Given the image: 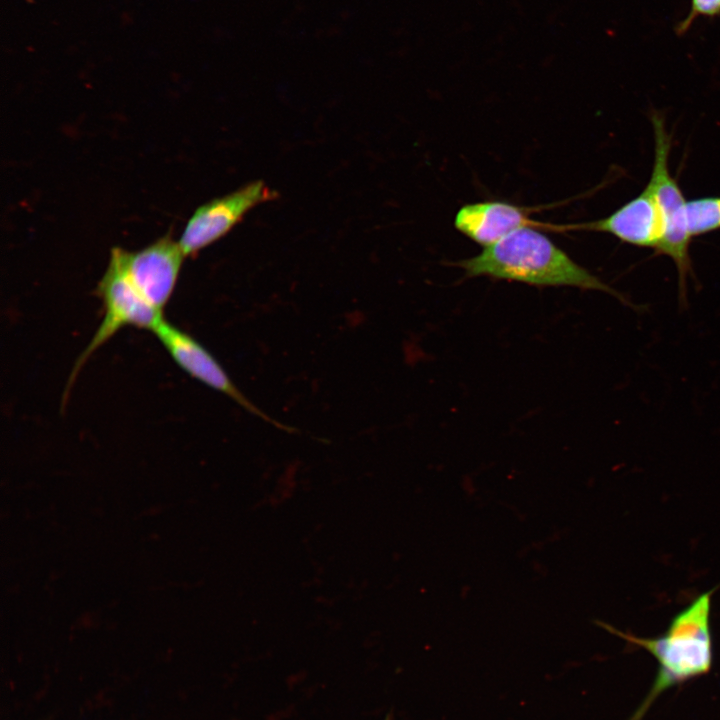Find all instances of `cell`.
Returning <instances> with one entry per match:
<instances>
[{
    "instance_id": "obj_5",
    "label": "cell",
    "mask_w": 720,
    "mask_h": 720,
    "mask_svg": "<svg viewBox=\"0 0 720 720\" xmlns=\"http://www.w3.org/2000/svg\"><path fill=\"white\" fill-rule=\"evenodd\" d=\"M277 197L278 193L264 181L255 180L202 204L191 215L178 240L184 255H197L229 233L253 208Z\"/></svg>"
},
{
    "instance_id": "obj_11",
    "label": "cell",
    "mask_w": 720,
    "mask_h": 720,
    "mask_svg": "<svg viewBox=\"0 0 720 720\" xmlns=\"http://www.w3.org/2000/svg\"><path fill=\"white\" fill-rule=\"evenodd\" d=\"M718 16H720V0H691L690 11L677 24L675 32L682 36L691 28L697 18H715Z\"/></svg>"
},
{
    "instance_id": "obj_7",
    "label": "cell",
    "mask_w": 720,
    "mask_h": 720,
    "mask_svg": "<svg viewBox=\"0 0 720 720\" xmlns=\"http://www.w3.org/2000/svg\"><path fill=\"white\" fill-rule=\"evenodd\" d=\"M124 268L141 295L163 311L175 290L183 260L179 242L170 233L137 251L120 247Z\"/></svg>"
},
{
    "instance_id": "obj_9",
    "label": "cell",
    "mask_w": 720,
    "mask_h": 720,
    "mask_svg": "<svg viewBox=\"0 0 720 720\" xmlns=\"http://www.w3.org/2000/svg\"><path fill=\"white\" fill-rule=\"evenodd\" d=\"M550 223L529 217L525 208L503 201H484L462 206L454 218L455 228L486 247L525 227L548 229Z\"/></svg>"
},
{
    "instance_id": "obj_8",
    "label": "cell",
    "mask_w": 720,
    "mask_h": 720,
    "mask_svg": "<svg viewBox=\"0 0 720 720\" xmlns=\"http://www.w3.org/2000/svg\"><path fill=\"white\" fill-rule=\"evenodd\" d=\"M586 230L612 234L622 242L654 250L663 236V222L647 187L613 213L591 222L559 225V231Z\"/></svg>"
},
{
    "instance_id": "obj_2",
    "label": "cell",
    "mask_w": 720,
    "mask_h": 720,
    "mask_svg": "<svg viewBox=\"0 0 720 720\" xmlns=\"http://www.w3.org/2000/svg\"><path fill=\"white\" fill-rule=\"evenodd\" d=\"M713 592L711 589L698 595L655 637H641L606 626L610 632L648 652L657 664L654 681L629 720H642L663 693L710 672L714 661Z\"/></svg>"
},
{
    "instance_id": "obj_6",
    "label": "cell",
    "mask_w": 720,
    "mask_h": 720,
    "mask_svg": "<svg viewBox=\"0 0 720 720\" xmlns=\"http://www.w3.org/2000/svg\"><path fill=\"white\" fill-rule=\"evenodd\" d=\"M152 333L176 365L190 377L226 395L248 412L268 423L286 431L291 430L253 404L234 384L211 352L193 336L166 321L165 318L153 329Z\"/></svg>"
},
{
    "instance_id": "obj_10",
    "label": "cell",
    "mask_w": 720,
    "mask_h": 720,
    "mask_svg": "<svg viewBox=\"0 0 720 720\" xmlns=\"http://www.w3.org/2000/svg\"><path fill=\"white\" fill-rule=\"evenodd\" d=\"M690 236H700L720 229V197H702L687 202Z\"/></svg>"
},
{
    "instance_id": "obj_3",
    "label": "cell",
    "mask_w": 720,
    "mask_h": 720,
    "mask_svg": "<svg viewBox=\"0 0 720 720\" xmlns=\"http://www.w3.org/2000/svg\"><path fill=\"white\" fill-rule=\"evenodd\" d=\"M651 122L655 149L652 172L646 187L656 201L663 222V236L655 253L666 255L675 263L679 274L680 299L685 301L687 277L691 274L689 247L692 237L688 229V201L669 171L671 137L665 122L658 113L652 114Z\"/></svg>"
},
{
    "instance_id": "obj_4",
    "label": "cell",
    "mask_w": 720,
    "mask_h": 720,
    "mask_svg": "<svg viewBox=\"0 0 720 720\" xmlns=\"http://www.w3.org/2000/svg\"><path fill=\"white\" fill-rule=\"evenodd\" d=\"M96 294L103 305V318L72 369L69 387L92 354L122 328L133 326L152 332L164 319L163 311L153 307L131 282L122 262L120 247L111 249L108 266L97 285Z\"/></svg>"
},
{
    "instance_id": "obj_1",
    "label": "cell",
    "mask_w": 720,
    "mask_h": 720,
    "mask_svg": "<svg viewBox=\"0 0 720 720\" xmlns=\"http://www.w3.org/2000/svg\"><path fill=\"white\" fill-rule=\"evenodd\" d=\"M456 266L467 277L487 276L536 286H572L611 294L624 304L625 296L573 261L538 229H518L484 247Z\"/></svg>"
}]
</instances>
